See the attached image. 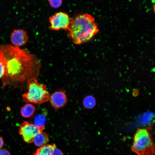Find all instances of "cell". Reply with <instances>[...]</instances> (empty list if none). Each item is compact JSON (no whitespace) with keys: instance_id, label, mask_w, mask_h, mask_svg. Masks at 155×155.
I'll return each mask as SVG.
<instances>
[{"instance_id":"6da1fadb","label":"cell","mask_w":155,"mask_h":155,"mask_svg":"<svg viewBox=\"0 0 155 155\" xmlns=\"http://www.w3.org/2000/svg\"><path fill=\"white\" fill-rule=\"evenodd\" d=\"M0 53L5 62L2 78L3 87L10 83L27 82L38 77L40 63L34 55L26 50L8 44L1 45Z\"/></svg>"},{"instance_id":"7a4b0ae2","label":"cell","mask_w":155,"mask_h":155,"mask_svg":"<svg viewBox=\"0 0 155 155\" xmlns=\"http://www.w3.org/2000/svg\"><path fill=\"white\" fill-rule=\"evenodd\" d=\"M67 31L68 37L76 44L89 41L99 31L94 18L88 14H80L73 18Z\"/></svg>"},{"instance_id":"3957f363","label":"cell","mask_w":155,"mask_h":155,"mask_svg":"<svg viewBox=\"0 0 155 155\" xmlns=\"http://www.w3.org/2000/svg\"><path fill=\"white\" fill-rule=\"evenodd\" d=\"M132 150L138 155H153L155 146L153 137L146 128H139L134 135Z\"/></svg>"},{"instance_id":"277c9868","label":"cell","mask_w":155,"mask_h":155,"mask_svg":"<svg viewBox=\"0 0 155 155\" xmlns=\"http://www.w3.org/2000/svg\"><path fill=\"white\" fill-rule=\"evenodd\" d=\"M27 86L28 91L23 95L24 101L40 104L49 100L50 95L46 86L39 83L37 79L28 80Z\"/></svg>"},{"instance_id":"5b68a950","label":"cell","mask_w":155,"mask_h":155,"mask_svg":"<svg viewBox=\"0 0 155 155\" xmlns=\"http://www.w3.org/2000/svg\"><path fill=\"white\" fill-rule=\"evenodd\" d=\"M49 21V28L55 31L61 30H67L70 21L68 14L62 11L56 12L52 15L50 17Z\"/></svg>"},{"instance_id":"8992f818","label":"cell","mask_w":155,"mask_h":155,"mask_svg":"<svg viewBox=\"0 0 155 155\" xmlns=\"http://www.w3.org/2000/svg\"><path fill=\"white\" fill-rule=\"evenodd\" d=\"M42 130L34 124L25 121L22 123L20 126L19 132L25 142L31 143L33 142V139L35 135L42 131Z\"/></svg>"},{"instance_id":"52a82bcc","label":"cell","mask_w":155,"mask_h":155,"mask_svg":"<svg viewBox=\"0 0 155 155\" xmlns=\"http://www.w3.org/2000/svg\"><path fill=\"white\" fill-rule=\"evenodd\" d=\"M10 39L13 46L19 48L24 45L27 43L28 36L24 30L15 29L11 33Z\"/></svg>"},{"instance_id":"ba28073f","label":"cell","mask_w":155,"mask_h":155,"mask_svg":"<svg viewBox=\"0 0 155 155\" xmlns=\"http://www.w3.org/2000/svg\"><path fill=\"white\" fill-rule=\"evenodd\" d=\"M49 100L52 106L56 110L63 106L67 101L66 95L62 91L53 93L50 96Z\"/></svg>"},{"instance_id":"9c48e42d","label":"cell","mask_w":155,"mask_h":155,"mask_svg":"<svg viewBox=\"0 0 155 155\" xmlns=\"http://www.w3.org/2000/svg\"><path fill=\"white\" fill-rule=\"evenodd\" d=\"M48 140L47 135L42 131L35 135L33 139V142L35 146L40 147L46 145Z\"/></svg>"},{"instance_id":"30bf717a","label":"cell","mask_w":155,"mask_h":155,"mask_svg":"<svg viewBox=\"0 0 155 155\" xmlns=\"http://www.w3.org/2000/svg\"><path fill=\"white\" fill-rule=\"evenodd\" d=\"M55 148L54 144H46L38 149L33 155H51L52 151Z\"/></svg>"},{"instance_id":"8fae6325","label":"cell","mask_w":155,"mask_h":155,"mask_svg":"<svg viewBox=\"0 0 155 155\" xmlns=\"http://www.w3.org/2000/svg\"><path fill=\"white\" fill-rule=\"evenodd\" d=\"M36 110L35 106L32 104L27 103L21 108V114L25 118L30 117L33 116Z\"/></svg>"},{"instance_id":"7c38bea8","label":"cell","mask_w":155,"mask_h":155,"mask_svg":"<svg viewBox=\"0 0 155 155\" xmlns=\"http://www.w3.org/2000/svg\"><path fill=\"white\" fill-rule=\"evenodd\" d=\"M84 106L86 108L90 109L94 107L96 104V100L94 98L91 96H88L84 99Z\"/></svg>"},{"instance_id":"4fadbf2b","label":"cell","mask_w":155,"mask_h":155,"mask_svg":"<svg viewBox=\"0 0 155 155\" xmlns=\"http://www.w3.org/2000/svg\"><path fill=\"white\" fill-rule=\"evenodd\" d=\"M45 121V116L42 115H40L35 117L34 124L38 127L43 130Z\"/></svg>"},{"instance_id":"5bb4252c","label":"cell","mask_w":155,"mask_h":155,"mask_svg":"<svg viewBox=\"0 0 155 155\" xmlns=\"http://www.w3.org/2000/svg\"><path fill=\"white\" fill-rule=\"evenodd\" d=\"M5 68V62L4 58L0 53V79L4 75Z\"/></svg>"},{"instance_id":"9a60e30c","label":"cell","mask_w":155,"mask_h":155,"mask_svg":"<svg viewBox=\"0 0 155 155\" xmlns=\"http://www.w3.org/2000/svg\"><path fill=\"white\" fill-rule=\"evenodd\" d=\"M50 5L54 8L59 7L62 3V0H48Z\"/></svg>"},{"instance_id":"2e32d148","label":"cell","mask_w":155,"mask_h":155,"mask_svg":"<svg viewBox=\"0 0 155 155\" xmlns=\"http://www.w3.org/2000/svg\"><path fill=\"white\" fill-rule=\"evenodd\" d=\"M51 155H63L61 151L56 148L52 151Z\"/></svg>"},{"instance_id":"e0dca14e","label":"cell","mask_w":155,"mask_h":155,"mask_svg":"<svg viewBox=\"0 0 155 155\" xmlns=\"http://www.w3.org/2000/svg\"><path fill=\"white\" fill-rule=\"evenodd\" d=\"M0 155H11L9 151L5 149H0Z\"/></svg>"},{"instance_id":"ac0fdd59","label":"cell","mask_w":155,"mask_h":155,"mask_svg":"<svg viewBox=\"0 0 155 155\" xmlns=\"http://www.w3.org/2000/svg\"><path fill=\"white\" fill-rule=\"evenodd\" d=\"M4 144L3 138L0 136V149L3 147Z\"/></svg>"}]
</instances>
